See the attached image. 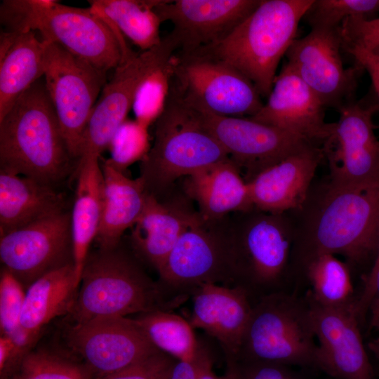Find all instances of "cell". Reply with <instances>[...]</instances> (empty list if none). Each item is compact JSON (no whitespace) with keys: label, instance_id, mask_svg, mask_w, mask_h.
<instances>
[{"label":"cell","instance_id":"cell-1","mask_svg":"<svg viewBox=\"0 0 379 379\" xmlns=\"http://www.w3.org/2000/svg\"><path fill=\"white\" fill-rule=\"evenodd\" d=\"M78 165L42 77L0 119V171L57 188Z\"/></svg>","mask_w":379,"mask_h":379},{"label":"cell","instance_id":"cell-2","mask_svg":"<svg viewBox=\"0 0 379 379\" xmlns=\"http://www.w3.org/2000/svg\"><path fill=\"white\" fill-rule=\"evenodd\" d=\"M80 284L74 305L67 316L70 324L102 316L172 311L190 297L173 294L159 281H154L134 252L121 247V243L89 252Z\"/></svg>","mask_w":379,"mask_h":379},{"label":"cell","instance_id":"cell-3","mask_svg":"<svg viewBox=\"0 0 379 379\" xmlns=\"http://www.w3.org/2000/svg\"><path fill=\"white\" fill-rule=\"evenodd\" d=\"M1 23L6 30L38 31L72 55L107 72L132 50L91 8L63 5L53 0H5Z\"/></svg>","mask_w":379,"mask_h":379},{"label":"cell","instance_id":"cell-4","mask_svg":"<svg viewBox=\"0 0 379 379\" xmlns=\"http://www.w3.org/2000/svg\"><path fill=\"white\" fill-rule=\"evenodd\" d=\"M228 159L200 112L171 86L155 122L154 142L140 165L146 191L159 199L178 179Z\"/></svg>","mask_w":379,"mask_h":379},{"label":"cell","instance_id":"cell-5","mask_svg":"<svg viewBox=\"0 0 379 379\" xmlns=\"http://www.w3.org/2000/svg\"><path fill=\"white\" fill-rule=\"evenodd\" d=\"M314 0H261L227 36L201 51L234 67L261 96L271 92L280 60Z\"/></svg>","mask_w":379,"mask_h":379},{"label":"cell","instance_id":"cell-6","mask_svg":"<svg viewBox=\"0 0 379 379\" xmlns=\"http://www.w3.org/2000/svg\"><path fill=\"white\" fill-rule=\"evenodd\" d=\"M317 347L305 296L280 291L253 303L237 361L315 368Z\"/></svg>","mask_w":379,"mask_h":379},{"label":"cell","instance_id":"cell-7","mask_svg":"<svg viewBox=\"0 0 379 379\" xmlns=\"http://www.w3.org/2000/svg\"><path fill=\"white\" fill-rule=\"evenodd\" d=\"M378 227L379 188L330 185L300 262L331 253L359 262L376 251Z\"/></svg>","mask_w":379,"mask_h":379},{"label":"cell","instance_id":"cell-8","mask_svg":"<svg viewBox=\"0 0 379 379\" xmlns=\"http://www.w3.org/2000/svg\"><path fill=\"white\" fill-rule=\"evenodd\" d=\"M171 86L187 102L222 116L250 117L264 104L247 77L201 51L177 53Z\"/></svg>","mask_w":379,"mask_h":379},{"label":"cell","instance_id":"cell-9","mask_svg":"<svg viewBox=\"0 0 379 379\" xmlns=\"http://www.w3.org/2000/svg\"><path fill=\"white\" fill-rule=\"evenodd\" d=\"M45 41V40H44ZM46 41L44 79L69 150L79 162L81 138L106 72Z\"/></svg>","mask_w":379,"mask_h":379},{"label":"cell","instance_id":"cell-10","mask_svg":"<svg viewBox=\"0 0 379 379\" xmlns=\"http://www.w3.org/2000/svg\"><path fill=\"white\" fill-rule=\"evenodd\" d=\"M198 213L157 272L171 293L191 297L205 284L234 285L232 237L211 230Z\"/></svg>","mask_w":379,"mask_h":379},{"label":"cell","instance_id":"cell-11","mask_svg":"<svg viewBox=\"0 0 379 379\" xmlns=\"http://www.w3.org/2000/svg\"><path fill=\"white\" fill-rule=\"evenodd\" d=\"M275 215L260 216L240 236L233 235L234 286L244 289L253 303L263 296L288 291L291 240Z\"/></svg>","mask_w":379,"mask_h":379},{"label":"cell","instance_id":"cell-12","mask_svg":"<svg viewBox=\"0 0 379 379\" xmlns=\"http://www.w3.org/2000/svg\"><path fill=\"white\" fill-rule=\"evenodd\" d=\"M0 259L26 290L47 273L74 264L71 211L0 235Z\"/></svg>","mask_w":379,"mask_h":379},{"label":"cell","instance_id":"cell-13","mask_svg":"<svg viewBox=\"0 0 379 379\" xmlns=\"http://www.w3.org/2000/svg\"><path fill=\"white\" fill-rule=\"evenodd\" d=\"M65 339L94 378L121 370L160 351L134 319L127 317L102 316L70 324Z\"/></svg>","mask_w":379,"mask_h":379},{"label":"cell","instance_id":"cell-14","mask_svg":"<svg viewBox=\"0 0 379 379\" xmlns=\"http://www.w3.org/2000/svg\"><path fill=\"white\" fill-rule=\"evenodd\" d=\"M338 29L313 27L295 39L286 53L287 62L317 95L325 108L338 112L355 100L357 65L344 67Z\"/></svg>","mask_w":379,"mask_h":379},{"label":"cell","instance_id":"cell-15","mask_svg":"<svg viewBox=\"0 0 379 379\" xmlns=\"http://www.w3.org/2000/svg\"><path fill=\"white\" fill-rule=\"evenodd\" d=\"M377 105L356 100L338 112L333 135L324 145L331 169V186L379 188V140L373 121Z\"/></svg>","mask_w":379,"mask_h":379},{"label":"cell","instance_id":"cell-16","mask_svg":"<svg viewBox=\"0 0 379 379\" xmlns=\"http://www.w3.org/2000/svg\"><path fill=\"white\" fill-rule=\"evenodd\" d=\"M189 103L200 112L206 126L239 171L246 172L248 182L289 155L314 145L299 135L249 117L219 115Z\"/></svg>","mask_w":379,"mask_h":379},{"label":"cell","instance_id":"cell-17","mask_svg":"<svg viewBox=\"0 0 379 379\" xmlns=\"http://www.w3.org/2000/svg\"><path fill=\"white\" fill-rule=\"evenodd\" d=\"M261 0L157 1L154 11L173 25L168 34L177 53L187 54L211 46L227 36Z\"/></svg>","mask_w":379,"mask_h":379},{"label":"cell","instance_id":"cell-18","mask_svg":"<svg viewBox=\"0 0 379 379\" xmlns=\"http://www.w3.org/2000/svg\"><path fill=\"white\" fill-rule=\"evenodd\" d=\"M304 296L317 341L315 368L335 379H375L354 308L326 307Z\"/></svg>","mask_w":379,"mask_h":379},{"label":"cell","instance_id":"cell-19","mask_svg":"<svg viewBox=\"0 0 379 379\" xmlns=\"http://www.w3.org/2000/svg\"><path fill=\"white\" fill-rule=\"evenodd\" d=\"M325 107L286 62L277 75L267 100L251 119L325 145L335 123L325 121Z\"/></svg>","mask_w":379,"mask_h":379},{"label":"cell","instance_id":"cell-20","mask_svg":"<svg viewBox=\"0 0 379 379\" xmlns=\"http://www.w3.org/2000/svg\"><path fill=\"white\" fill-rule=\"evenodd\" d=\"M157 46L141 53L133 52L114 69L88 121L81 141L79 159L88 154L100 157L108 149L114 133L132 109L135 91L156 58Z\"/></svg>","mask_w":379,"mask_h":379},{"label":"cell","instance_id":"cell-21","mask_svg":"<svg viewBox=\"0 0 379 379\" xmlns=\"http://www.w3.org/2000/svg\"><path fill=\"white\" fill-rule=\"evenodd\" d=\"M191 297L187 320L192 327L214 338L227 360L237 361L253 307L247 293L239 286L205 284L196 288Z\"/></svg>","mask_w":379,"mask_h":379},{"label":"cell","instance_id":"cell-22","mask_svg":"<svg viewBox=\"0 0 379 379\" xmlns=\"http://www.w3.org/2000/svg\"><path fill=\"white\" fill-rule=\"evenodd\" d=\"M324 154L311 145L260 172L248 182L253 206L273 215L300 206Z\"/></svg>","mask_w":379,"mask_h":379},{"label":"cell","instance_id":"cell-23","mask_svg":"<svg viewBox=\"0 0 379 379\" xmlns=\"http://www.w3.org/2000/svg\"><path fill=\"white\" fill-rule=\"evenodd\" d=\"M103 176L102 209L95 238L100 248H112L121 243L125 231L132 228L140 216L147 192L140 177L132 179L109 159L101 165Z\"/></svg>","mask_w":379,"mask_h":379},{"label":"cell","instance_id":"cell-24","mask_svg":"<svg viewBox=\"0 0 379 379\" xmlns=\"http://www.w3.org/2000/svg\"><path fill=\"white\" fill-rule=\"evenodd\" d=\"M197 214L161 202L147 192L143 211L132 227L130 239L133 251L158 272Z\"/></svg>","mask_w":379,"mask_h":379},{"label":"cell","instance_id":"cell-25","mask_svg":"<svg viewBox=\"0 0 379 379\" xmlns=\"http://www.w3.org/2000/svg\"><path fill=\"white\" fill-rule=\"evenodd\" d=\"M46 41L33 31L6 30L0 36V119L44 75Z\"/></svg>","mask_w":379,"mask_h":379},{"label":"cell","instance_id":"cell-26","mask_svg":"<svg viewBox=\"0 0 379 379\" xmlns=\"http://www.w3.org/2000/svg\"><path fill=\"white\" fill-rule=\"evenodd\" d=\"M239 171L228 159L187 178L186 192L197 203L204 220H218L230 212L253 207L248 182Z\"/></svg>","mask_w":379,"mask_h":379},{"label":"cell","instance_id":"cell-27","mask_svg":"<svg viewBox=\"0 0 379 379\" xmlns=\"http://www.w3.org/2000/svg\"><path fill=\"white\" fill-rule=\"evenodd\" d=\"M65 210L56 187L0 171V235Z\"/></svg>","mask_w":379,"mask_h":379},{"label":"cell","instance_id":"cell-28","mask_svg":"<svg viewBox=\"0 0 379 379\" xmlns=\"http://www.w3.org/2000/svg\"><path fill=\"white\" fill-rule=\"evenodd\" d=\"M99 161V156H84L80 159L77 170V182L71 211V228L78 286L91 244L95 239L101 222L103 176Z\"/></svg>","mask_w":379,"mask_h":379},{"label":"cell","instance_id":"cell-29","mask_svg":"<svg viewBox=\"0 0 379 379\" xmlns=\"http://www.w3.org/2000/svg\"><path fill=\"white\" fill-rule=\"evenodd\" d=\"M78 287L74 264L47 273L28 287L20 325L33 345L51 321L69 315L77 299Z\"/></svg>","mask_w":379,"mask_h":379},{"label":"cell","instance_id":"cell-30","mask_svg":"<svg viewBox=\"0 0 379 379\" xmlns=\"http://www.w3.org/2000/svg\"><path fill=\"white\" fill-rule=\"evenodd\" d=\"M177 48L168 34L157 46L156 58L140 81L132 109L135 119L149 128L163 113L171 88Z\"/></svg>","mask_w":379,"mask_h":379},{"label":"cell","instance_id":"cell-31","mask_svg":"<svg viewBox=\"0 0 379 379\" xmlns=\"http://www.w3.org/2000/svg\"><path fill=\"white\" fill-rule=\"evenodd\" d=\"M91 8L98 15L114 25L142 51L158 45L160 18L154 10L157 1L93 0Z\"/></svg>","mask_w":379,"mask_h":379},{"label":"cell","instance_id":"cell-32","mask_svg":"<svg viewBox=\"0 0 379 379\" xmlns=\"http://www.w3.org/2000/svg\"><path fill=\"white\" fill-rule=\"evenodd\" d=\"M310 288L306 293L316 302L334 308H354V297L348 266L331 253L315 255L302 262Z\"/></svg>","mask_w":379,"mask_h":379},{"label":"cell","instance_id":"cell-33","mask_svg":"<svg viewBox=\"0 0 379 379\" xmlns=\"http://www.w3.org/2000/svg\"><path fill=\"white\" fill-rule=\"evenodd\" d=\"M151 343L178 361L192 359L198 339L189 321L172 311L157 310L133 318Z\"/></svg>","mask_w":379,"mask_h":379},{"label":"cell","instance_id":"cell-34","mask_svg":"<svg viewBox=\"0 0 379 379\" xmlns=\"http://www.w3.org/2000/svg\"><path fill=\"white\" fill-rule=\"evenodd\" d=\"M25 288L6 267L0 274V328L1 335L11 338L22 359L32 350L33 344L23 333L20 317L23 309Z\"/></svg>","mask_w":379,"mask_h":379},{"label":"cell","instance_id":"cell-35","mask_svg":"<svg viewBox=\"0 0 379 379\" xmlns=\"http://www.w3.org/2000/svg\"><path fill=\"white\" fill-rule=\"evenodd\" d=\"M379 0H314L303 20L313 27L338 29L348 18L373 19Z\"/></svg>","mask_w":379,"mask_h":379},{"label":"cell","instance_id":"cell-36","mask_svg":"<svg viewBox=\"0 0 379 379\" xmlns=\"http://www.w3.org/2000/svg\"><path fill=\"white\" fill-rule=\"evenodd\" d=\"M18 369V375L23 379L94 378L83 363L43 350L29 351L21 360Z\"/></svg>","mask_w":379,"mask_h":379},{"label":"cell","instance_id":"cell-37","mask_svg":"<svg viewBox=\"0 0 379 379\" xmlns=\"http://www.w3.org/2000/svg\"><path fill=\"white\" fill-rule=\"evenodd\" d=\"M151 146L148 128L135 119L127 118L117 128L109 142L108 149L111 157L109 159L124 172L134 163L141 162Z\"/></svg>","mask_w":379,"mask_h":379},{"label":"cell","instance_id":"cell-38","mask_svg":"<svg viewBox=\"0 0 379 379\" xmlns=\"http://www.w3.org/2000/svg\"><path fill=\"white\" fill-rule=\"evenodd\" d=\"M177 361L159 351L121 370L93 379H169Z\"/></svg>","mask_w":379,"mask_h":379},{"label":"cell","instance_id":"cell-39","mask_svg":"<svg viewBox=\"0 0 379 379\" xmlns=\"http://www.w3.org/2000/svg\"><path fill=\"white\" fill-rule=\"evenodd\" d=\"M342 47H357L379 57V18H348L339 27Z\"/></svg>","mask_w":379,"mask_h":379},{"label":"cell","instance_id":"cell-40","mask_svg":"<svg viewBox=\"0 0 379 379\" xmlns=\"http://www.w3.org/2000/svg\"><path fill=\"white\" fill-rule=\"evenodd\" d=\"M241 379H303L291 366L270 362L236 361Z\"/></svg>","mask_w":379,"mask_h":379},{"label":"cell","instance_id":"cell-41","mask_svg":"<svg viewBox=\"0 0 379 379\" xmlns=\"http://www.w3.org/2000/svg\"><path fill=\"white\" fill-rule=\"evenodd\" d=\"M369 310L371 313L379 311V269L368 276L364 290L354 305V311L359 321Z\"/></svg>","mask_w":379,"mask_h":379},{"label":"cell","instance_id":"cell-42","mask_svg":"<svg viewBox=\"0 0 379 379\" xmlns=\"http://www.w3.org/2000/svg\"><path fill=\"white\" fill-rule=\"evenodd\" d=\"M343 49L353 57L357 67L368 72L377 97L376 105L379 109V57L357 47H345Z\"/></svg>","mask_w":379,"mask_h":379},{"label":"cell","instance_id":"cell-43","mask_svg":"<svg viewBox=\"0 0 379 379\" xmlns=\"http://www.w3.org/2000/svg\"><path fill=\"white\" fill-rule=\"evenodd\" d=\"M203 351V343L198 340L194 356L187 360L177 361L169 379H198Z\"/></svg>","mask_w":379,"mask_h":379},{"label":"cell","instance_id":"cell-44","mask_svg":"<svg viewBox=\"0 0 379 379\" xmlns=\"http://www.w3.org/2000/svg\"><path fill=\"white\" fill-rule=\"evenodd\" d=\"M213 362L208 347L203 344V351L198 379H222L213 369Z\"/></svg>","mask_w":379,"mask_h":379},{"label":"cell","instance_id":"cell-45","mask_svg":"<svg viewBox=\"0 0 379 379\" xmlns=\"http://www.w3.org/2000/svg\"><path fill=\"white\" fill-rule=\"evenodd\" d=\"M227 367L224 375L221 376L222 379H241L239 375L237 366L235 361L227 360Z\"/></svg>","mask_w":379,"mask_h":379},{"label":"cell","instance_id":"cell-46","mask_svg":"<svg viewBox=\"0 0 379 379\" xmlns=\"http://www.w3.org/2000/svg\"><path fill=\"white\" fill-rule=\"evenodd\" d=\"M368 346L373 354L379 360V338L370 341Z\"/></svg>","mask_w":379,"mask_h":379},{"label":"cell","instance_id":"cell-47","mask_svg":"<svg viewBox=\"0 0 379 379\" xmlns=\"http://www.w3.org/2000/svg\"><path fill=\"white\" fill-rule=\"evenodd\" d=\"M378 269H379V227H378V243H377V248H376V258H375L374 264L372 267L371 271L370 272L368 276L373 274Z\"/></svg>","mask_w":379,"mask_h":379},{"label":"cell","instance_id":"cell-48","mask_svg":"<svg viewBox=\"0 0 379 379\" xmlns=\"http://www.w3.org/2000/svg\"><path fill=\"white\" fill-rule=\"evenodd\" d=\"M371 324L373 327L379 329V311L371 313Z\"/></svg>","mask_w":379,"mask_h":379},{"label":"cell","instance_id":"cell-49","mask_svg":"<svg viewBox=\"0 0 379 379\" xmlns=\"http://www.w3.org/2000/svg\"><path fill=\"white\" fill-rule=\"evenodd\" d=\"M1 379H23L19 375H17L16 377H13V378H11V377H8V378H1Z\"/></svg>","mask_w":379,"mask_h":379}]
</instances>
